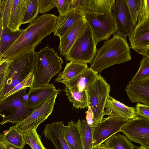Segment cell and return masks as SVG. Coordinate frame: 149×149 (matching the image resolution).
I'll return each mask as SVG.
<instances>
[{
    "label": "cell",
    "instance_id": "6da1fadb",
    "mask_svg": "<svg viewBox=\"0 0 149 149\" xmlns=\"http://www.w3.org/2000/svg\"><path fill=\"white\" fill-rule=\"evenodd\" d=\"M57 17L49 14L37 17L23 29L20 36L0 58L11 60L35 51L42 40L53 32Z\"/></svg>",
    "mask_w": 149,
    "mask_h": 149
},
{
    "label": "cell",
    "instance_id": "7a4b0ae2",
    "mask_svg": "<svg viewBox=\"0 0 149 149\" xmlns=\"http://www.w3.org/2000/svg\"><path fill=\"white\" fill-rule=\"evenodd\" d=\"M131 60L130 47L126 38L115 33L112 38L104 41L101 47L97 49L90 67L99 73L112 65Z\"/></svg>",
    "mask_w": 149,
    "mask_h": 149
},
{
    "label": "cell",
    "instance_id": "3957f363",
    "mask_svg": "<svg viewBox=\"0 0 149 149\" xmlns=\"http://www.w3.org/2000/svg\"><path fill=\"white\" fill-rule=\"evenodd\" d=\"M63 63L62 58L52 48L45 47L35 52L33 81L29 91L47 85L51 78L61 70Z\"/></svg>",
    "mask_w": 149,
    "mask_h": 149
},
{
    "label": "cell",
    "instance_id": "277c9868",
    "mask_svg": "<svg viewBox=\"0 0 149 149\" xmlns=\"http://www.w3.org/2000/svg\"><path fill=\"white\" fill-rule=\"evenodd\" d=\"M35 51L14 58L8 69L4 86L0 93L2 97L33 71L35 57Z\"/></svg>",
    "mask_w": 149,
    "mask_h": 149
},
{
    "label": "cell",
    "instance_id": "5b68a950",
    "mask_svg": "<svg viewBox=\"0 0 149 149\" xmlns=\"http://www.w3.org/2000/svg\"><path fill=\"white\" fill-rule=\"evenodd\" d=\"M110 91V84L100 73L86 90L88 107L93 112L95 125L101 121L104 116V107Z\"/></svg>",
    "mask_w": 149,
    "mask_h": 149
},
{
    "label": "cell",
    "instance_id": "8992f818",
    "mask_svg": "<svg viewBox=\"0 0 149 149\" xmlns=\"http://www.w3.org/2000/svg\"><path fill=\"white\" fill-rule=\"evenodd\" d=\"M97 45L87 26L68 52L64 56L65 60L67 61L87 64L91 63L96 54Z\"/></svg>",
    "mask_w": 149,
    "mask_h": 149
},
{
    "label": "cell",
    "instance_id": "52a82bcc",
    "mask_svg": "<svg viewBox=\"0 0 149 149\" xmlns=\"http://www.w3.org/2000/svg\"><path fill=\"white\" fill-rule=\"evenodd\" d=\"M28 96L26 92V88L23 89L9 96L0 102V115L1 112L13 107V111L10 114L4 116L0 125L11 123L17 124L28 117L31 111L26 106L25 103Z\"/></svg>",
    "mask_w": 149,
    "mask_h": 149
},
{
    "label": "cell",
    "instance_id": "ba28073f",
    "mask_svg": "<svg viewBox=\"0 0 149 149\" xmlns=\"http://www.w3.org/2000/svg\"><path fill=\"white\" fill-rule=\"evenodd\" d=\"M85 18L97 44L100 41L109 39L111 36L115 33L112 12H91L86 14Z\"/></svg>",
    "mask_w": 149,
    "mask_h": 149
},
{
    "label": "cell",
    "instance_id": "9c48e42d",
    "mask_svg": "<svg viewBox=\"0 0 149 149\" xmlns=\"http://www.w3.org/2000/svg\"><path fill=\"white\" fill-rule=\"evenodd\" d=\"M128 120L121 117L113 116L103 118L94 128L92 140L93 148L99 146L110 137L120 132Z\"/></svg>",
    "mask_w": 149,
    "mask_h": 149
},
{
    "label": "cell",
    "instance_id": "30bf717a",
    "mask_svg": "<svg viewBox=\"0 0 149 149\" xmlns=\"http://www.w3.org/2000/svg\"><path fill=\"white\" fill-rule=\"evenodd\" d=\"M58 94L48 99L42 104L33 110L31 113L21 122L15 124L17 130L21 133L34 128H37L52 113Z\"/></svg>",
    "mask_w": 149,
    "mask_h": 149
},
{
    "label": "cell",
    "instance_id": "8fae6325",
    "mask_svg": "<svg viewBox=\"0 0 149 149\" xmlns=\"http://www.w3.org/2000/svg\"><path fill=\"white\" fill-rule=\"evenodd\" d=\"M120 132L130 140L149 148V119L138 116L129 120Z\"/></svg>",
    "mask_w": 149,
    "mask_h": 149
},
{
    "label": "cell",
    "instance_id": "7c38bea8",
    "mask_svg": "<svg viewBox=\"0 0 149 149\" xmlns=\"http://www.w3.org/2000/svg\"><path fill=\"white\" fill-rule=\"evenodd\" d=\"M115 33L125 38L134 28L125 0H117L112 11Z\"/></svg>",
    "mask_w": 149,
    "mask_h": 149
},
{
    "label": "cell",
    "instance_id": "4fadbf2b",
    "mask_svg": "<svg viewBox=\"0 0 149 149\" xmlns=\"http://www.w3.org/2000/svg\"><path fill=\"white\" fill-rule=\"evenodd\" d=\"M128 37L131 48L143 56L149 58V19L137 24Z\"/></svg>",
    "mask_w": 149,
    "mask_h": 149
},
{
    "label": "cell",
    "instance_id": "5bb4252c",
    "mask_svg": "<svg viewBox=\"0 0 149 149\" xmlns=\"http://www.w3.org/2000/svg\"><path fill=\"white\" fill-rule=\"evenodd\" d=\"M85 17L78 20L60 38L58 48L60 55L64 56L66 55L76 41L84 32L87 26Z\"/></svg>",
    "mask_w": 149,
    "mask_h": 149
},
{
    "label": "cell",
    "instance_id": "9a60e30c",
    "mask_svg": "<svg viewBox=\"0 0 149 149\" xmlns=\"http://www.w3.org/2000/svg\"><path fill=\"white\" fill-rule=\"evenodd\" d=\"M62 91L57 89L54 84L49 83L46 86L30 91L27 93L28 97L25 103L26 107L30 110L37 108L48 99Z\"/></svg>",
    "mask_w": 149,
    "mask_h": 149
},
{
    "label": "cell",
    "instance_id": "2e32d148",
    "mask_svg": "<svg viewBox=\"0 0 149 149\" xmlns=\"http://www.w3.org/2000/svg\"><path fill=\"white\" fill-rule=\"evenodd\" d=\"M130 101L149 105V77L133 83L129 82L125 89Z\"/></svg>",
    "mask_w": 149,
    "mask_h": 149
},
{
    "label": "cell",
    "instance_id": "e0dca14e",
    "mask_svg": "<svg viewBox=\"0 0 149 149\" xmlns=\"http://www.w3.org/2000/svg\"><path fill=\"white\" fill-rule=\"evenodd\" d=\"M104 116L121 117L128 120L138 116L135 108L127 106L110 95L104 107Z\"/></svg>",
    "mask_w": 149,
    "mask_h": 149
},
{
    "label": "cell",
    "instance_id": "ac0fdd59",
    "mask_svg": "<svg viewBox=\"0 0 149 149\" xmlns=\"http://www.w3.org/2000/svg\"><path fill=\"white\" fill-rule=\"evenodd\" d=\"M26 0H12L8 14L6 28L11 31H19L22 24L26 10Z\"/></svg>",
    "mask_w": 149,
    "mask_h": 149
},
{
    "label": "cell",
    "instance_id": "d6986e66",
    "mask_svg": "<svg viewBox=\"0 0 149 149\" xmlns=\"http://www.w3.org/2000/svg\"><path fill=\"white\" fill-rule=\"evenodd\" d=\"M98 73L88 67L80 74L68 80L59 83L63 84L65 86L72 90L82 91L86 90L93 83Z\"/></svg>",
    "mask_w": 149,
    "mask_h": 149
},
{
    "label": "cell",
    "instance_id": "ffe728a7",
    "mask_svg": "<svg viewBox=\"0 0 149 149\" xmlns=\"http://www.w3.org/2000/svg\"><path fill=\"white\" fill-rule=\"evenodd\" d=\"M86 14L77 9H72L65 14L58 17L56 25L53 32L54 36L62 37L78 20Z\"/></svg>",
    "mask_w": 149,
    "mask_h": 149
},
{
    "label": "cell",
    "instance_id": "44dd1931",
    "mask_svg": "<svg viewBox=\"0 0 149 149\" xmlns=\"http://www.w3.org/2000/svg\"><path fill=\"white\" fill-rule=\"evenodd\" d=\"M64 122H55L47 125L43 133L45 138L50 140L56 149H70L63 135Z\"/></svg>",
    "mask_w": 149,
    "mask_h": 149
},
{
    "label": "cell",
    "instance_id": "7402d4cb",
    "mask_svg": "<svg viewBox=\"0 0 149 149\" xmlns=\"http://www.w3.org/2000/svg\"><path fill=\"white\" fill-rule=\"evenodd\" d=\"M63 134L70 149H83L80 134L77 122L71 120L64 125Z\"/></svg>",
    "mask_w": 149,
    "mask_h": 149
},
{
    "label": "cell",
    "instance_id": "603a6c76",
    "mask_svg": "<svg viewBox=\"0 0 149 149\" xmlns=\"http://www.w3.org/2000/svg\"><path fill=\"white\" fill-rule=\"evenodd\" d=\"M87 64L70 61L66 64L65 68L59 72L54 82L59 83L61 81L70 79L77 76L88 68Z\"/></svg>",
    "mask_w": 149,
    "mask_h": 149
},
{
    "label": "cell",
    "instance_id": "cb8c5ba5",
    "mask_svg": "<svg viewBox=\"0 0 149 149\" xmlns=\"http://www.w3.org/2000/svg\"><path fill=\"white\" fill-rule=\"evenodd\" d=\"M69 101L76 109H84L88 106V96L86 90L82 91L72 90L65 86L63 90Z\"/></svg>",
    "mask_w": 149,
    "mask_h": 149
},
{
    "label": "cell",
    "instance_id": "d4e9b609",
    "mask_svg": "<svg viewBox=\"0 0 149 149\" xmlns=\"http://www.w3.org/2000/svg\"><path fill=\"white\" fill-rule=\"evenodd\" d=\"M103 143L110 149H135L136 147L125 135L119 133L112 136Z\"/></svg>",
    "mask_w": 149,
    "mask_h": 149
},
{
    "label": "cell",
    "instance_id": "484cf974",
    "mask_svg": "<svg viewBox=\"0 0 149 149\" xmlns=\"http://www.w3.org/2000/svg\"><path fill=\"white\" fill-rule=\"evenodd\" d=\"M83 149H95L92 146L93 131L95 126L88 125L85 120L79 119L77 122Z\"/></svg>",
    "mask_w": 149,
    "mask_h": 149
},
{
    "label": "cell",
    "instance_id": "4316f807",
    "mask_svg": "<svg viewBox=\"0 0 149 149\" xmlns=\"http://www.w3.org/2000/svg\"><path fill=\"white\" fill-rule=\"evenodd\" d=\"M7 130L2 134V139L8 144L23 149L26 144L23 134L19 132L15 125L10 127Z\"/></svg>",
    "mask_w": 149,
    "mask_h": 149
},
{
    "label": "cell",
    "instance_id": "83f0119b",
    "mask_svg": "<svg viewBox=\"0 0 149 149\" xmlns=\"http://www.w3.org/2000/svg\"><path fill=\"white\" fill-rule=\"evenodd\" d=\"M23 31V29H20L13 32L8 28H3L0 41L1 56L13 44Z\"/></svg>",
    "mask_w": 149,
    "mask_h": 149
},
{
    "label": "cell",
    "instance_id": "f1b7e54d",
    "mask_svg": "<svg viewBox=\"0 0 149 149\" xmlns=\"http://www.w3.org/2000/svg\"><path fill=\"white\" fill-rule=\"evenodd\" d=\"M37 129L34 128L22 133L26 144H28L32 149H47L37 133Z\"/></svg>",
    "mask_w": 149,
    "mask_h": 149
},
{
    "label": "cell",
    "instance_id": "f546056e",
    "mask_svg": "<svg viewBox=\"0 0 149 149\" xmlns=\"http://www.w3.org/2000/svg\"><path fill=\"white\" fill-rule=\"evenodd\" d=\"M115 1V0H91L90 13H112Z\"/></svg>",
    "mask_w": 149,
    "mask_h": 149
},
{
    "label": "cell",
    "instance_id": "4dcf8cb0",
    "mask_svg": "<svg viewBox=\"0 0 149 149\" xmlns=\"http://www.w3.org/2000/svg\"><path fill=\"white\" fill-rule=\"evenodd\" d=\"M39 13L38 0H26V6L22 24L31 23Z\"/></svg>",
    "mask_w": 149,
    "mask_h": 149
},
{
    "label": "cell",
    "instance_id": "1f68e13d",
    "mask_svg": "<svg viewBox=\"0 0 149 149\" xmlns=\"http://www.w3.org/2000/svg\"><path fill=\"white\" fill-rule=\"evenodd\" d=\"M149 77V58L143 56L138 70L129 82H135Z\"/></svg>",
    "mask_w": 149,
    "mask_h": 149
},
{
    "label": "cell",
    "instance_id": "d6a6232c",
    "mask_svg": "<svg viewBox=\"0 0 149 149\" xmlns=\"http://www.w3.org/2000/svg\"><path fill=\"white\" fill-rule=\"evenodd\" d=\"M128 10L134 27L137 24L138 18L141 9L143 0H125Z\"/></svg>",
    "mask_w": 149,
    "mask_h": 149
},
{
    "label": "cell",
    "instance_id": "836d02e7",
    "mask_svg": "<svg viewBox=\"0 0 149 149\" xmlns=\"http://www.w3.org/2000/svg\"><path fill=\"white\" fill-rule=\"evenodd\" d=\"M33 79V71L31 72L24 80L15 86L5 94L1 98L0 102L19 91L27 87H32Z\"/></svg>",
    "mask_w": 149,
    "mask_h": 149
},
{
    "label": "cell",
    "instance_id": "e575fe53",
    "mask_svg": "<svg viewBox=\"0 0 149 149\" xmlns=\"http://www.w3.org/2000/svg\"><path fill=\"white\" fill-rule=\"evenodd\" d=\"M91 0H72L71 8L77 9L86 14L91 12Z\"/></svg>",
    "mask_w": 149,
    "mask_h": 149
},
{
    "label": "cell",
    "instance_id": "d590c367",
    "mask_svg": "<svg viewBox=\"0 0 149 149\" xmlns=\"http://www.w3.org/2000/svg\"><path fill=\"white\" fill-rule=\"evenodd\" d=\"M39 13L45 14L56 7V0H38Z\"/></svg>",
    "mask_w": 149,
    "mask_h": 149
},
{
    "label": "cell",
    "instance_id": "8d00e7d4",
    "mask_svg": "<svg viewBox=\"0 0 149 149\" xmlns=\"http://www.w3.org/2000/svg\"><path fill=\"white\" fill-rule=\"evenodd\" d=\"M149 19V0H143V5L139 15L137 24H142Z\"/></svg>",
    "mask_w": 149,
    "mask_h": 149
},
{
    "label": "cell",
    "instance_id": "74e56055",
    "mask_svg": "<svg viewBox=\"0 0 149 149\" xmlns=\"http://www.w3.org/2000/svg\"><path fill=\"white\" fill-rule=\"evenodd\" d=\"M72 0H56V7L59 15H62L69 11L71 8Z\"/></svg>",
    "mask_w": 149,
    "mask_h": 149
},
{
    "label": "cell",
    "instance_id": "f35d334b",
    "mask_svg": "<svg viewBox=\"0 0 149 149\" xmlns=\"http://www.w3.org/2000/svg\"><path fill=\"white\" fill-rule=\"evenodd\" d=\"M135 108L138 116L149 119V105L138 102Z\"/></svg>",
    "mask_w": 149,
    "mask_h": 149
},
{
    "label": "cell",
    "instance_id": "ab89813d",
    "mask_svg": "<svg viewBox=\"0 0 149 149\" xmlns=\"http://www.w3.org/2000/svg\"><path fill=\"white\" fill-rule=\"evenodd\" d=\"M86 112V120L88 124L90 126H95L94 124V116L91 110L89 107Z\"/></svg>",
    "mask_w": 149,
    "mask_h": 149
},
{
    "label": "cell",
    "instance_id": "60d3db41",
    "mask_svg": "<svg viewBox=\"0 0 149 149\" xmlns=\"http://www.w3.org/2000/svg\"><path fill=\"white\" fill-rule=\"evenodd\" d=\"M12 60L5 59L0 64V74L6 72L12 63Z\"/></svg>",
    "mask_w": 149,
    "mask_h": 149
},
{
    "label": "cell",
    "instance_id": "b9f144b4",
    "mask_svg": "<svg viewBox=\"0 0 149 149\" xmlns=\"http://www.w3.org/2000/svg\"><path fill=\"white\" fill-rule=\"evenodd\" d=\"M7 70L6 72L0 74V93L2 91L5 85Z\"/></svg>",
    "mask_w": 149,
    "mask_h": 149
},
{
    "label": "cell",
    "instance_id": "7bdbcfd3",
    "mask_svg": "<svg viewBox=\"0 0 149 149\" xmlns=\"http://www.w3.org/2000/svg\"><path fill=\"white\" fill-rule=\"evenodd\" d=\"M8 144L1 139H0V149H6Z\"/></svg>",
    "mask_w": 149,
    "mask_h": 149
},
{
    "label": "cell",
    "instance_id": "ee69618b",
    "mask_svg": "<svg viewBox=\"0 0 149 149\" xmlns=\"http://www.w3.org/2000/svg\"><path fill=\"white\" fill-rule=\"evenodd\" d=\"M95 149H110L107 147L103 143L99 146L95 148Z\"/></svg>",
    "mask_w": 149,
    "mask_h": 149
},
{
    "label": "cell",
    "instance_id": "f6af8a7d",
    "mask_svg": "<svg viewBox=\"0 0 149 149\" xmlns=\"http://www.w3.org/2000/svg\"><path fill=\"white\" fill-rule=\"evenodd\" d=\"M3 29L2 21V19L0 18V41L1 40L2 31ZM1 55L0 54V58Z\"/></svg>",
    "mask_w": 149,
    "mask_h": 149
},
{
    "label": "cell",
    "instance_id": "bcb514c9",
    "mask_svg": "<svg viewBox=\"0 0 149 149\" xmlns=\"http://www.w3.org/2000/svg\"><path fill=\"white\" fill-rule=\"evenodd\" d=\"M135 149H149V148L141 146L139 147L136 146Z\"/></svg>",
    "mask_w": 149,
    "mask_h": 149
},
{
    "label": "cell",
    "instance_id": "7dc6e473",
    "mask_svg": "<svg viewBox=\"0 0 149 149\" xmlns=\"http://www.w3.org/2000/svg\"><path fill=\"white\" fill-rule=\"evenodd\" d=\"M6 149H19L9 144L8 145L7 148Z\"/></svg>",
    "mask_w": 149,
    "mask_h": 149
},
{
    "label": "cell",
    "instance_id": "c3c4849f",
    "mask_svg": "<svg viewBox=\"0 0 149 149\" xmlns=\"http://www.w3.org/2000/svg\"><path fill=\"white\" fill-rule=\"evenodd\" d=\"M5 59L3 58H0V64Z\"/></svg>",
    "mask_w": 149,
    "mask_h": 149
},
{
    "label": "cell",
    "instance_id": "681fc988",
    "mask_svg": "<svg viewBox=\"0 0 149 149\" xmlns=\"http://www.w3.org/2000/svg\"><path fill=\"white\" fill-rule=\"evenodd\" d=\"M2 134L0 133V139H2Z\"/></svg>",
    "mask_w": 149,
    "mask_h": 149
},
{
    "label": "cell",
    "instance_id": "f907efd6",
    "mask_svg": "<svg viewBox=\"0 0 149 149\" xmlns=\"http://www.w3.org/2000/svg\"><path fill=\"white\" fill-rule=\"evenodd\" d=\"M2 0H0V10L1 8V3Z\"/></svg>",
    "mask_w": 149,
    "mask_h": 149
},
{
    "label": "cell",
    "instance_id": "816d5d0a",
    "mask_svg": "<svg viewBox=\"0 0 149 149\" xmlns=\"http://www.w3.org/2000/svg\"></svg>",
    "mask_w": 149,
    "mask_h": 149
}]
</instances>
